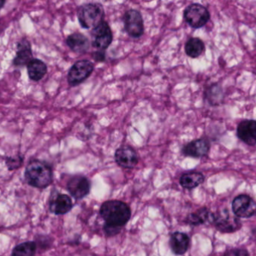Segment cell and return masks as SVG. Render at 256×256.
<instances>
[{
  "mask_svg": "<svg viewBox=\"0 0 256 256\" xmlns=\"http://www.w3.org/2000/svg\"><path fill=\"white\" fill-rule=\"evenodd\" d=\"M100 214L105 221L104 225L122 231L130 219L131 210L126 203L118 200H110L103 203Z\"/></svg>",
  "mask_w": 256,
  "mask_h": 256,
  "instance_id": "1",
  "label": "cell"
},
{
  "mask_svg": "<svg viewBox=\"0 0 256 256\" xmlns=\"http://www.w3.org/2000/svg\"><path fill=\"white\" fill-rule=\"evenodd\" d=\"M24 176L30 186L38 189H44L52 181V168L48 163L39 159H32L28 162Z\"/></svg>",
  "mask_w": 256,
  "mask_h": 256,
  "instance_id": "2",
  "label": "cell"
},
{
  "mask_svg": "<svg viewBox=\"0 0 256 256\" xmlns=\"http://www.w3.org/2000/svg\"><path fill=\"white\" fill-rule=\"evenodd\" d=\"M78 17L81 27L85 29H94L103 22L104 9L100 3H87L80 6Z\"/></svg>",
  "mask_w": 256,
  "mask_h": 256,
  "instance_id": "3",
  "label": "cell"
},
{
  "mask_svg": "<svg viewBox=\"0 0 256 256\" xmlns=\"http://www.w3.org/2000/svg\"><path fill=\"white\" fill-rule=\"evenodd\" d=\"M184 18L191 27L198 29L204 27L208 22L210 15L204 6L194 3L186 8L184 12Z\"/></svg>",
  "mask_w": 256,
  "mask_h": 256,
  "instance_id": "4",
  "label": "cell"
},
{
  "mask_svg": "<svg viewBox=\"0 0 256 256\" xmlns=\"http://www.w3.org/2000/svg\"><path fill=\"white\" fill-rule=\"evenodd\" d=\"M94 71V64L90 60L76 62L70 68L68 75V82L70 86H78L85 81Z\"/></svg>",
  "mask_w": 256,
  "mask_h": 256,
  "instance_id": "5",
  "label": "cell"
},
{
  "mask_svg": "<svg viewBox=\"0 0 256 256\" xmlns=\"http://www.w3.org/2000/svg\"><path fill=\"white\" fill-rule=\"evenodd\" d=\"M212 221L215 227L222 232H234L242 227L238 218L236 216H231L228 210L212 213Z\"/></svg>",
  "mask_w": 256,
  "mask_h": 256,
  "instance_id": "6",
  "label": "cell"
},
{
  "mask_svg": "<svg viewBox=\"0 0 256 256\" xmlns=\"http://www.w3.org/2000/svg\"><path fill=\"white\" fill-rule=\"evenodd\" d=\"M234 214L239 218H251L256 215V202L248 195H240L232 201Z\"/></svg>",
  "mask_w": 256,
  "mask_h": 256,
  "instance_id": "7",
  "label": "cell"
},
{
  "mask_svg": "<svg viewBox=\"0 0 256 256\" xmlns=\"http://www.w3.org/2000/svg\"><path fill=\"white\" fill-rule=\"evenodd\" d=\"M92 45L99 51H104L109 48L112 42V33L109 24L104 21L98 27L93 29Z\"/></svg>",
  "mask_w": 256,
  "mask_h": 256,
  "instance_id": "8",
  "label": "cell"
},
{
  "mask_svg": "<svg viewBox=\"0 0 256 256\" xmlns=\"http://www.w3.org/2000/svg\"><path fill=\"white\" fill-rule=\"evenodd\" d=\"M124 28L130 37L140 38L144 33V23L138 11L130 9L124 16Z\"/></svg>",
  "mask_w": 256,
  "mask_h": 256,
  "instance_id": "9",
  "label": "cell"
},
{
  "mask_svg": "<svg viewBox=\"0 0 256 256\" xmlns=\"http://www.w3.org/2000/svg\"><path fill=\"white\" fill-rule=\"evenodd\" d=\"M68 191L73 198L82 199L90 193L91 183L87 177L76 175L70 179L67 185Z\"/></svg>",
  "mask_w": 256,
  "mask_h": 256,
  "instance_id": "10",
  "label": "cell"
},
{
  "mask_svg": "<svg viewBox=\"0 0 256 256\" xmlns=\"http://www.w3.org/2000/svg\"><path fill=\"white\" fill-rule=\"evenodd\" d=\"M115 160L122 168L131 169L136 166L138 157L134 148L130 146H122L116 151Z\"/></svg>",
  "mask_w": 256,
  "mask_h": 256,
  "instance_id": "11",
  "label": "cell"
},
{
  "mask_svg": "<svg viewBox=\"0 0 256 256\" xmlns=\"http://www.w3.org/2000/svg\"><path fill=\"white\" fill-rule=\"evenodd\" d=\"M32 60L31 43L26 38H24L16 45V56L14 58L13 65L18 67L27 66Z\"/></svg>",
  "mask_w": 256,
  "mask_h": 256,
  "instance_id": "12",
  "label": "cell"
},
{
  "mask_svg": "<svg viewBox=\"0 0 256 256\" xmlns=\"http://www.w3.org/2000/svg\"><path fill=\"white\" fill-rule=\"evenodd\" d=\"M238 137L250 146L256 144V120H245L240 122L237 129Z\"/></svg>",
  "mask_w": 256,
  "mask_h": 256,
  "instance_id": "13",
  "label": "cell"
},
{
  "mask_svg": "<svg viewBox=\"0 0 256 256\" xmlns=\"http://www.w3.org/2000/svg\"><path fill=\"white\" fill-rule=\"evenodd\" d=\"M209 150L210 144L208 141L204 138H201L188 143L184 147L182 153L184 156L190 157L202 158L207 156Z\"/></svg>",
  "mask_w": 256,
  "mask_h": 256,
  "instance_id": "14",
  "label": "cell"
},
{
  "mask_svg": "<svg viewBox=\"0 0 256 256\" xmlns=\"http://www.w3.org/2000/svg\"><path fill=\"white\" fill-rule=\"evenodd\" d=\"M73 208L72 198L66 194L54 195L50 201V210L56 215H64Z\"/></svg>",
  "mask_w": 256,
  "mask_h": 256,
  "instance_id": "15",
  "label": "cell"
},
{
  "mask_svg": "<svg viewBox=\"0 0 256 256\" xmlns=\"http://www.w3.org/2000/svg\"><path fill=\"white\" fill-rule=\"evenodd\" d=\"M190 239L185 233L176 231L170 236V246L176 255H182L188 252Z\"/></svg>",
  "mask_w": 256,
  "mask_h": 256,
  "instance_id": "16",
  "label": "cell"
},
{
  "mask_svg": "<svg viewBox=\"0 0 256 256\" xmlns=\"http://www.w3.org/2000/svg\"><path fill=\"white\" fill-rule=\"evenodd\" d=\"M68 46L76 54H85L90 48L88 38L80 33H74L68 36L66 39Z\"/></svg>",
  "mask_w": 256,
  "mask_h": 256,
  "instance_id": "17",
  "label": "cell"
},
{
  "mask_svg": "<svg viewBox=\"0 0 256 256\" xmlns=\"http://www.w3.org/2000/svg\"><path fill=\"white\" fill-rule=\"evenodd\" d=\"M27 72L28 78L34 81H39L46 75L48 72V66L42 60L39 59H33L27 65Z\"/></svg>",
  "mask_w": 256,
  "mask_h": 256,
  "instance_id": "18",
  "label": "cell"
},
{
  "mask_svg": "<svg viewBox=\"0 0 256 256\" xmlns=\"http://www.w3.org/2000/svg\"><path fill=\"white\" fill-rule=\"evenodd\" d=\"M204 176L197 171L185 173L180 177V184L186 189H192L204 183Z\"/></svg>",
  "mask_w": 256,
  "mask_h": 256,
  "instance_id": "19",
  "label": "cell"
},
{
  "mask_svg": "<svg viewBox=\"0 0 256 256\" xmlns=\"http://www.w3.org/2000/svg\"><path fill=\"white\" fill-rule=\"evenodd\" d=\"M212 213L206 207L198 209L194 213H190L186 218V222L191 225H200L207 221H212Z\"/></svg>",
  "mask_w": 256,
  "mask_h": 256,
  "instance_id": "20",
  "label": "cell"
},
{
  "mask_svg": "<svg viewBox=\"0 0 256 256\" xmlns=\"http://www.w3.org/2000/svg\"><path fill=\"white\" fill-rule=\"evenodd\" d=\"M204 51V44L198 38H191L185 45V52L191 58H197Z\"/></svg>",
  "mask_w": 256,
  "mask_h": 256,
  "instance_id": "21",
  "label": "cell"
},
{
  "mask_svg": "<svg viewBox=\"0 0 256 256\" xmlns=\"http://www.w3.org/2000/svg\"><path fill=\"white\" fill-rule=\"evenodd\" d=\"M36 248L37 246L34 242H24L14 248L12 256H34Z\"/></svg>",
  "mask_w": 256,
  "mask_h": 256,
  "instance_id": "22",
  "label": "cell"
},
{
  "mask_svg": "<svg viewBox=\"0 0 256 256\" xmlns=\"http://www.w3.org/2000/svg\"><path fill=\"white\" fill-rule=\"evenodd\" d=\"M206 98L212 105H218L221 103L222 99V89L218 84L212 85L206 92Z\"/></svg>",
  "mask_w": 256,
  "mask_h": 256,
  "instance_id": "23",
  "label": "cell"
},
{
  "mask_svg": "<svg viewBox=\"0 0 256 256\" xmlns=\"http://www.w3.org/2000/svg\"><path fill=\"white\" fill-rule=\"evenodd\" d=\"M24 156L22 155H16L14 156H7L4 159L6 166L9 171H14L22 166L24 163Z\"/></svg>",
  "mask_w": 256,
  "mask_h": 256,
  "instance_id": "24",
  "label": "cell"
},
{
  "mask_svg": "<svg viewBox=\"0 0 256 256\" xmlns=\"http://www.w3.org/2000/svg\"><path fill=\"white\" fill-rule=\"evenodd\" d=\"M222 256H250V254L246 249H234L227 251Z\"/></svg>",
  "mask_w": 256,
  "mask_h": 256,
  "instance_id": "25",
  "label": "cell"
},
{
  "mask_svg": "<svg viewBox=\"0 0 256 256\" xmlns=\"http://www.w3.org/2000/svg\"><path fill=\"white\" fill-rule=\"evenodd\" d=\"M94 59L96 61L102 62L105 60V54L104 51H98L94 53Z\"/></svg>",
  "mask_w": 256,
  "mask_h": 256,
  "instance_id": "26",
  "label": "cell"
},
{
  "mask_svg": "<svg viewBox=\"0 0 256 256\" xmlns=\"http://www.w3.org/2000/svg\"><path fill=\"white\" fill-rule=\"evenodd\" d=\"M6 2L4 0H0V10L4 7V4H6Z\"/></svg>",
  "mask_w": 256,
  "mask_h": 256,
  "instance_id": "27",
  "label": "cell"
}]
</instances>
